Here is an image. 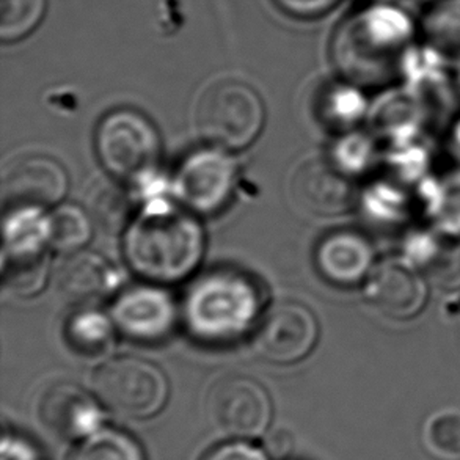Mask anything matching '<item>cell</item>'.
Wrapping results in <instances>:
<instances>
[{"instance_id": "26", "label": "cell", "mask_w": 460, "mask_h": 460, "mask_svg": "<svg viewBox=\"0 0 460 460\" xmlns=\"http://www.w3.org/2000/svg\"><path fill=\"white\" fill-rule=\"evenodd\" d=\"M428 440L440 455H460L459 413L447 411L432 418L428 426Z\"/></svg>"}, {"instance_id": "21", "label": "cell", "mask_w": 460, "mask_h": 460, "mask_svg": "<svg viewBox=\"0 0 460 460\" xmlns=\"http://www.w3.org/2000/svg\"><path fill=\"white\" fill-rule=\"evenodd\" d=\"M48 10V0H0V38L18 43L37 31Z\"/></svg>"}, {"instance_id": "18", "label": "cell", "mask_w": 460, "mask_h": 460, "mask_svg": "<svg viewBox=\"0 0 460 460\" xmlns=\"http://www.w3.org/2000/svg\"><path fill=\"white\" fill-rule=\"evenodd\" d=\"M113 323L96 311H79L66 323L65 338L75 354L87 360H98L109 354L115 344Z\"/></svg>"}, {"instance_id": "4", "label": "cell", "mask_w": 460, "mask_h": 460, "mask_svg": "<svg viewBox=\"0 0 460 460\" xmlns=\"http://www.w3.org/2000/svg\"><path fill=\"white\" fill-rule=\"evenodd\" d=\"M264 107L253 88L243 82L222 81L206 90L197 111L199 131L211 144L241 150L260 134Z\"/></svg>"}, {"instance_id": "20", "label": "cell", "mask_w": 460, "mask_h": 460, "mask_svg": "<svg viewBox=\"0 0 460 460\" xmlns=\"http://www.w3.org/2000/svg\"><path fill=\"white\" fill-rule=\"evenodd\" d=\"M68 460H144L137 442L119 430H96L71 453Z\"/></svg>"}, {"instance_id": "11", "label": "cell", "mask_w": 460, "mask_h": 460, "mask_svg": "<svg viewBox=\"0 0 460 460\" xmlns=\"http://www.w3.org/2000/svg\"><path fill=\"white\" fill-rule=\"evenodd\" d=\"M68 187V176L48 155H25L8 168L4 199L12 208H46L58 203Z\"/></svg>"}, {"instance_id": "13", "label": "cell", "mask_w": 460, "mask_h": 460, "mask_svg": "<svg viewBox=\"0 0 460 460\" xmlns=\"http://www.w3.org/2000/svg\"><path fill=\"white\" fill-rule=\"evenodd\" d=\"M293 197L311 214L335 216L352 206L355 189L341 165L316 159L300 167L294 176Z\"/></svg>"}, {"instance_id": "17", "label": "cell", "mask_w": 460, "mask_h": 460, "mask_svg": "<svg viewBox=\"0 0 460 460\" xmlns=\"http://www.w3.org/2000/svg\"><path fill=\"white\" fill-rule=\"evenodd\" d=\"M420 43L449 66H460V0H432L418 22Z\"/></svg>"}, {"instance_id": "1", "label": "cell", "mask_w": 460, "mask_h": 460, "mask_svg": "<svg viewBox=\"0 0 460 460\" xmlns=\"http://www.w3.org/2000/svg\"><path fill=\"white\" fill-rule=\"evenodd\" d=\"M418 40L409 13L392 2H367L336 27L330 56L352 85L377 87L402 71Z\"/></svg>"}, {"instance_id": "24", "label": "cell", "mask_w": 460, "mask_h": 460, "mask_svg": "<svg viewBox=\"0 0 460 460\" xmlns=\"http://www.w3.org/2000/svg\"><path fill=\"white\" fill-rule=\"evenodd\" d=\"M49 243L58 250L81 249L92 236L87 214L73 205L62 206L49 217Z\"/></svg>"}, {"instance_id": "12", "label": "cell", "mask_w": 460, "mask_h": 460, "mask_svg": "<svg viewBox=\"0 0 460 460\" xmlns=\"http://www.w3.org/2000/svg\"><path fill=\"white\" fill-rule=\"evenodd\" d=\"M38 417L52 436L75 440L98 430L101 411L81 386L58 382L44 392L38 405Z\"/></svg>"}, {"instance_id": "2", "label": "cell", "mask_w": 460, "mask_h": 460, "mask_svg": "<svg viewBox=\"0 0 460 460\" xmlns=\"http://www.w3.org/2000/svg\"><path fill=\"white\" fill-rule=\"evenodd\" d=\"M126 256L145 279L161 283L182 280L197 268L203 253V231L187 214L155 201L129 226Z\"/></svg>"}, {"instance_id": "8", "label": "cell", "mask_w": 460, "mask_h": 460, "mask_svg": "<svg viewBox=\"0 0 460 460\" xmlns=\"http://www.w3.org/2000/svg\"><path fill=\"white\" fill-rule=\"evenodd\" d=\"M317 340L316 317L306 306L285 302L272 306L256 329L255 350L274 363H294L310 354Z\"/></svg>"}, {"instance_id": "22", "label": "cell", "mask_w": 460, "mask_h": 460, "mask_svg": "<svg viewBox=\"0 0 460 460\" xmlns=\"http://www.w3.org/2000/svg\"><path fill=\"white\" fill-rule=\"evenodd\" d=\"M424 272L436 287L443 289L460 288V241H430L428 255L420 256Z\"/></svg>"}, {"instance_id": "16", "label": "cell", "mask_w": 460, "mask_h": 460, "mask_svg": "<svg viewBox=\"0 0 460 460\" xmlns=\"http://www.w3.org/2000/svg\"><path fill=\"white\" fill-rule=\"evenodd\" d=\"M57 287L75 305H93L106 299L117 285L112 266L96 253L77 252L57 272Z\"/></svg>"}, {"instance_id": "3", "label": "cell", "mask_w": 460, "mask_h": 460, "mask_svg": "<svg viewBox=\"0 0 460 460\" xmlns=\"http://www.w3.org/2000/svg\"><path fill=\"white\" fill-rule=\"evenodd\" d=\"M258 305L255 287L245 277L216 272L199 280L187 296V323L199 338L224 341L249 327Z\"/></svg>"}, {"instance_id": "27", "label": "cell", "mask_w": 460, "mask_h": 460, "mask_svg": "<svg viewBox=\"0 0 460 460\" xmlns=\"http://www.w3.org/2000/svg\"><path fill=\"white\" fill-rule=\"evenodd\" d=\"M360 94L350 87H335L325 96V115L335 123L355 121L363 109Z\"/></svg>"}, {"instance_id": "9", "label": "cell", "mask_w": 460, "mask_h": 460, "mask_svg": "<svg viewBox=\"0 0 460 460\" xmlns=\"http://www.w3.org/2000/svg\"><path fill=\"white\" fill-rule=\"evenodd\" d=\"M367 297L380 314L390 319H411L423 310L428 299L424 277L411 262L398 258L384 260L371 270Z\"/></svg>"}, {"instance_id": "19", "label": "cell", "mask_w": 460, "mask_h": 460, "mask_svg": "<svg viewBox=\"0 0 460 460\" xmlns=\"http://www.w3.org/2000/svg\"><path fill=\"white\" fill-rule=\"evenodd\" d=\"M49 236V217H44L38 208H16L5 220L4 256L43 253Z\"/></svg>"}, {"instance_id": "23", "label": "cell", "mask_w": 460, "mask_h": 460, "mask_svg": "<svg viewBox=\"0 0 460 460\" xmlns=\"http://www.w3.org/2000/svg\"><path fill=\"white\" fill-rule=\"evenodd\" d=\"M48 274L46 252L38 255L4 256V285L12 293L31 296L43 288Z\"/></svg>"}, {"instance_id": "28", "label": "cell", "mask_w": 460, "mask_h": 460, "mask_svg": "<svg viewBox=\"0 0 460 460\" xmlns=\"http://www.w3.org/2000/svg\"><path fill=\"white\" fill-rule=\"evenodd\" d=\"M281 12L293 18L313 19L329 13L338 0H274Z\"/></svg>"}, {"instance_id": "14", "label": "cell", "mask_w": 460, "mask_h": 460, "mask_svg": "<svg viewBox=\"0 0 460 460\" xmlns=\"http://www.w3.org/2000/svg\"><path fill=\"white\" fill-rule=\"evenodd\" d=\"M173 300L155 288H132L113 306V323L140 341H157L173 329Z\"/></svg>"}, {"instance_id": "31", "label": "cell", "mask_w": 460, "mask_h": 460, "mask_svg": "<svg viewBox=\"0 0 460 460\" xmlns=\"http://www.w3.org/2000/svg\"><path fill=\"white\" fill-rule=\"evenodd\" d=\"M266 448H268L269 455L272 457L281 459V457H285L293 451V438L287 430H279V432H274L272 436L269 437Z\"/></svg>"}, {"instance_id": "30", "label": "cell", "mask_w": 460, "mask_h": 460, "mask_svg": "<svg viewBox=\"0 0 460 460\" xmlns=\"http://www.w3.org/2000/svg\"><path fill=\"white\" fill-rule=\"evenodd\" d=\"M2 460H38L37 451L31 448V445L24 442L16 436L4 437L2 447Z\"/></svg>"}, {"instance_id": "5", "label": "cell", "mask_w": 460, "mask_h": 460, "mask_svg": "<svg viewBox=\"0 0 460 460\" xmlns=\"http://www.w3.org/2000/svg\"><path fill=\"white\" fill-rule=\"evenodd\" d=\"M98 153L104 167L119 180L150 178L161 155V140L150 119L134 111H117L102 119Z\"/></svg>"}, {"instance_id": "32", "label": "cell", "mask_w": 460, "mask_h": 460, "mask_svg": "<svg viewBox=\"0 0 460 460\" xmlns=\"http://www.w3.org/2000/svg\"><path fill=\"white\" fill-rule=\"evenodd\" d=\"M367 2H392V0H367Z\"/></svg>"}, {"instance_id": "29", "label": "cell", "mask_w": 460, "mask_h": 460, "mask_svg": "<svg viewBox=\"0 0 460 460\" xmlns=\"http://www.w3.org/2000/svg\"><path fill=\"white\" fill-rule=\"evenodd\" d=\"M201 460H268L261 449L247 443H226L214 448Z\"/></svg>"}, {"instance_id": "6", "label": "cell", "mask_w": 460, "mask_h": 460, "mask_svg": "<svg viewBox=\"0 0 460 460\" xmlns=\"http://www.w3.org/2000/svg\"><path fill=\"white\" fill-rule=\"evenodd\" d=\"M94 392L119 417L148 418L165 404L168 385L159 367L125 357L101 367L94 377Z\"/></svg>"}, {"instance_id": "7", "label": "cell", "mask_w": 460, "mask_h": 460, "mask_svg": "<svg viewBox=\"0 0 460 460\" xmlns=\"http://www.w3.org/2000/svg\"><path fill=\"white\" fill-rule=\"evenodd\" d=\"M212 426L225 436L256 437L268 428L270 399L256 380L228 376L212 386L206 401Z\"/></svg>"}, {"instance_id": "10", "label": "cell", "mask_w": 460, "mask_h": 460, "mask_svg": "<svg viewBox=\"0 0 460 460\" xmlns=\"http://www.w3.org/2000/svg\"><path fill=\"white\" fill-rule=\"evenodd\" d=\"M236 180L230 157L217 150L193 153L182 164L176 187L181 199L195 211H217L226 203Z\"/></svg>"}, {"instance_id": "25", "label": "cell", "mask_w": 460, "mask_h": 460, "mask_svg": "<svg viewBox=\"0 0 460 460\" xmlns=\"http://www.w3.org/2000/svg\"><path fill=\"white\" fill-rule=\"evenodd\" d=\"M92 211L98 224L117 233L131 217V199L119 186H104L94 195Z\"/></svg>"}, {"instance_id": "15", "label": "cell", "mask_w": 460, "mask_h": 460, "mask_svg": "<svg viewBox=\"0 0 460 460\" xmlns=\"http://www.w3.org/2000/svg\"><path fill=\"white\" fill-rule=\"evenodd\" d=\"M316 262L321 274L332 283L341 287L357 285L373 270V245L358 233L338 231L321 243Z\"/></svg>"}]
</instances>
